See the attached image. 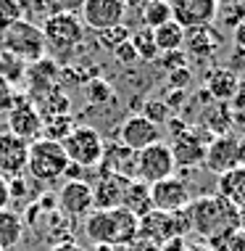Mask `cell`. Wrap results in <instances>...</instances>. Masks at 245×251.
I'll use <instances>...</instances> for the list:
<instances>
[{"label": "cell", "instance_id": "1", "mask_svg": "<svg viewBox=\"0 0 245 251\" xmlns=\"http://www.w3.org/2000/svg\"><path fill=\"white\" fill-rule=\"evenodd\" d=\"M187 212V222L195 233H200L203 238L214 241L222 238L227 233H235L243 225L240 209L232 206L229 201H224L222 196H200V199L190 201Z\"/></svg>", "mask_w": 245, "mask_h": 251}, {"label": "cell", "instance_id": "2", "mask_svg": "<svg viewBox=\"0 0 245 251\" xmlns=\"http://www.w3.org/2000/svg\"><path fill=\"white\" fill-rule=\"evenodd\" d=\"M137 225L140 220L134 214H129L127 209H106L98 212L92 209L85 217V233L95 246H119L124 249L137 238Z\"/></svg>", "mask_w": 245, "mask_h": 251}, {"label": "cell", "instance_id": "3", "mask_svg": "<svg viewBox=\"0 0 245 251\" xmlns=\"http://www.w3.org/2000/svg\"><path fill=\"white\" fill-rule=\"evenodd\" d=\"M43 37H45V48L47 53H53L58 61L69 58L74 50L79 48L82 37H85V24L77 13H56V16L43 22Z\"/></svg>", "mask_w": 245, "mask_h": 251}, {"label": "cell", "instance_id": "4", "mask_svg": "<svg viewBox=\"0 0 245 251\" xmlns=\"http://www.w3.org/2000/svg\"><path fill=\"white\" fill-rule=\"evenodd\" d=\"M0 43H3V50L13 53L16 58H22L24 64H37V61L45 58V37L43 29L35 22H26V19H19L13 22L8 29L0 35Z\"/></svg>", "mask_w": 245, "mask_h": 251}, {"label": "cell", "instance_id": "5", "mask_svg": "<svg viewBox=\"0 0 245 251\" xmlns=\"http://www.w3.org/2000/svg\"><path fill=\"white\" fill-rule=\"evenodd\" d=\"M69 169V159H66L64 148L56 140L40 138L29 143V164H26V175H32L37 182H56L66 175Z\"/></svg>", "mask_w": 245, "mask_h": 251}, {"label": "cell", "instance_id": "6", "mask_svg": "<svg viewBox=\"0 0 245 251\" xmlns=\"http://www.w3.org/2000/svg\"><path fill=\"white\" fill-rule=\"evenodd\" d=\"M61 148H64L69 164L82 167V169H92L103 161V151L106 143L100 138V132L95 127H74V130L61 140Z\"/></svg>", "mask_w": 245, "mask_h": 251}, {"label": "cell", "instance_id": "7", "mask_svg": "<svg viewBox=\"0 0 245 251\" xmlns=\"http://www.w3.org/2000/svg\"><path fill=\"white\" fill-rule=\"evenodd\" d=\"M185 230H190L187 222V212L179 214H163V212H151L140 220L137 225V238L151 241L158 249H163L166 243H172L177 238L185 235Z\"/></svg>", "mask_w": 245, "mask_h": 251}, {"label": "cell", "instance_id": "8", "mask_svg": "<svg viewBox=\"0 0 245 251\" xmlns=\"http://www.w3.org/2000/svg\"><path fill=\"white\" fill-rule=\"evenodd\" d=\"M208 172L214 175H224L229 169L245 167V138L227 132L219 138H211L206 146V159H203Z\"/></svg>", "mask_w": 245, "mask_h": 251}, {"label": "cell", "instance_id": "9", "mask_svg": "<svg viewBox=\"0 0 245 251\" xmlns=\"http://www.w3.org/2000/svg\"><path fill=\"white\" fill-rule=\"evenodd\" d=\"M174 159L169 151V143H153L145 151L134 153V180L145 182V185H156V182L174 177Z\"/></svg>", "mask_w": 245, "mask_h": 251}, {"label": "cell", "instance_id": "10", "mask_svg": "<svg viewBox=\"0 0 245 251\" xmlns=\"http://www.w3.org/2000/svg\"><path fill=\"white\" fill-rule=\"evenodd\" d=\"M43 127H45V119L35 100H29L26 96H16L8 111L5 130L11 135H16V138L26 140V143H35V140L43 138Z\"/></svg>", "mask_w": 245, "mask_h": 251}, {"label": "cell", "instance_id": "11", "mask_svg": "<svg viewBox=\"0 0 245 251\" xmlns=\"http://www.w3.org/2000/svg\"><path fill=\"white\" fill-rule=\"evenodd\" d=\"M124 13H127V3H121V0H87L79 8V19L87 29L106 32L124 24Z\"/></svg>", "mask_w": 245, "mask_h": 251}, {"label": "cell", "instance_id": "12", "mask_svg": "<svg viewBox=\"0 0 245 251\" xmlns=\"http://www.w3.org/2000/svg\"><path fill=\"white\" fill-rule=\"evenodd\" d=\"M58 209L66 220H82L92 212V188L87 180H66L58 191Z\"/></svg>", "mask_w": 245, "mask_h": 251}, {"label": "cell", "instance_id": "13", "mask_svg": "<svg viewBox=\"0 0 245 251\" xmlns=\"http://www.w3.org/2000/svg\"><path fill=\"white\" fill-rule=\"evenodd\" d=\"M119 140L127 151L140 153L148 146L161 143V127L153 125L151 119H145L142 114H132L129 119H124V125L119 127Z\"/></svg>", "mask_w": 245, "mask_h": 251}, {"label": "cell", "instance_id": "14", "mask_svg": "<svg viewBox=\"0 0 245 251\" xmlns=\"http://www.w3.org/2000/svg\"><path fill=\"white\" fill-rule=\"evenodd\" d=\"M151 201H153V212L179 214L190 206V191L179 177H166L151 185Z\"/></svg>", "mask_w": 245, "mask_h": 251}, {"label": "cell", "instance_id": "15", "mask_svg": "<svg viewBox=\"0 0 245 251\" xmlns=\"http://www.w3.org/2000/svg\"><path fill=\"white\" fill-rule=\"evenodd\" d=\"M26 164H29V143L11 135L8 130L0 132V175L5 180L24 177Z\"/></svg>", "mask_w": 245, "mask_h": 251}, {"label": "cell", "instance_id": "16", "mask_svg": "<svg viewBox=\"0 0 245 251\" xmlns=\"http://www.w3.org/2000/svg\"><path fill=\"white\" fill-rule=\"evenodd\" d=\"M206 146L208 143L200 138V132L187 127L185 132H179L177 138L169 140V151H172L174 167H179V169L200 167L203 159H206Z\"/></svg>", "mask_w": 245, "mask_h": 251}, {"label": "cell", "instance_id": "17", "mask_svg": "<svg viewBox=\"0 0 245 251\" xmlns=\"http://www.w3.org/2000/svg\"><path fill=\"white\" fill-rule=\"evenodd\" d=\"M216 0H177L172 3V22L182 29H200V26L214 24Z\"/></svg>", "mask_w": 245, "mask_h": 251}, {"label": "cell", "instance_id": "18", "mask_svg": "<svg viewBox=\"0 0 245 251\" xmlns=\"http://www.w3.org/2000/svg\"><path fill=\"white\" fill-rule=\"evenodd\" d=\"M203 85H206V93L214 98V103H232L237 87H240V74L232 66H214L206 74Z\"/></svg>", "mask_w": 245, "mask_h": 251}, {"label": "cell", "instance_id": "19", "mask_svg": "<svg viewBox=\"0 0 245 251\" xmlns=\"http://www.w3.org/2000/svg\"><path fill=\"white\" fill-rule=\"evenodd\" d=\"M127 177H119V175H108L103 172L98 177V182L92 188V206L98 212H106V209H119L121 206V199H124V191H127Z\"/></svg>", "mask_w": 245, "mask_h": 251}, {"label": "cell", "instance_id": "20", "mask_svg": "<svg viewBox=\"0 0 245 251\" xmlns=\"http://www.w3.org/2000/svg\"><path fill=\"white\" fill-rule=\"evenodd\" d=\"M185 53L198 58H211L216 50L222 48V32L214 24L200 26V29H187L185 32Z\"/></svg>", "mask_w": 245, "mask_h": 251}, {"label": "cell", "instance_id": "21", "mask_svg": "<svg viewBox=\"0 0 245 251\" xmlns=\"http://www.w3.org/2000/svg\"><path fill=\"white\" fill-rule=\"evenodd\" d=\"M121 209H127L129 214H134L137 220H142L145 214L153 212V201H151V185L140 180H129L124 199H121Z\"/></svg>", "mask_w": 245, "mask_h": 251}, {"label": "cell", "instance_id": "22", "mask_svg": "<svg viewBox=\"0 0 245 251\" xmlns=\"http://www.w3.org/2000/svg\"><path fill=\"white\" fill-rule=\"evenodd\" d=\"M216 196H222L232 206L243 209L245 206V167H237V169H229V172L219 175Z\"/></svg>", "mask_w": 245, "mask_h": 251}, {"label": "cell", "instance_id": "23", "mask_svg": "<svg viewBox=\"0 0 245 251\" xmlns=\"http://www.w3.org/2000/svg\"><path fill=\"white\" fill-rule=\"evenodd\" d=\"M22 235H24V220H22V214L13 212L11 206L8 209H0V251L19 246Z\"/></svg>", "mask_w": 245, "mask_h": 251}, {"label": "cell", "instance_id": "24", "mask_svg": "<svg viewBox=\"0 0 245 251\" xmlns=\"http://www.w3.org/2000/svg\"><path fill=\"white\" fill-rule=\"evenodd\" d=\"M153 43H156V48H158V56L161 53L182 50V45H185V29L174 22H166V24H161L153 29Z\"/></svg>", "mask_w": 245, "mask_h": 251}, {"label": "cell", "instance_id": "25", "mask_svg": "<svg viewBox=\"0 0 245 251\" xmlns=\"http://www.w3.org/2000/svg\"><path fill=\"white\" fill-rule=\"evenodd\" d=\"M243 19H245V0H222V3H216V13H214L216 26L235 32Z\"/></svg>", "mask_w": 245, "mask_h": 251}, {"label": "cell", "instance_id": "26", "mask_svg": "<svg viewBox=\"0 0 245 251\" xmlns=\"http://www.w3.org/2000/svg\"><path fill=\"white\" fill-rule=\"evenodd\" d=\"M140 16L145 29H156V26L172 22V3L169 0H151L140 8Z\"/></svg>", "mask_w": 245, "mask_h": 251}, {"label": "cell", "instance_id": "27", "mask_svg": "<svg viewBox=\"0 0 245 251\" xmlns=\"http://www.w3.org/2000/svg\"><path fill=\"white\" fill-rule=\"evenodd\" d=\"M203 127H208L214 132V138L219 135H227L229 127H232V111H229V103H214L203 117Z\"/></svg>", "mask_w": 245, "mask_h": 251}, {"label": "cell", "instance_id": "28", "mask_svg": "<svg viewBox=\"0 0 245 251\" xmlns=\"http://www.w3.org/2000/svg\"><path fill=\"white\" fill-rule=\"evenodd\" d=\"M26 77V64L8 50H0V79H5L11 87L22 85Z\"/></svg>", "mask_w": 245, "mask_h": 251}, {"label": "cell", "instance_id": "29", "mask_svg": "<svg viewBox=\"0 0 245 251\" xmlns=\"http://www.w3.org/2000/svg\"><path fill=\"white\" fill-rule=\"evenodd\" d=\"M129 43L134 45V50H137V58L140 61H156L158 58V48H156L153 43V29H137L129 35Z\"/></svg>", "mask_w": 245, "mask_h": 251}, {"label": "cell", "instance_id": "30", "mask_svg": "<svg viewBox=\"0 0 245 251\" xmlns=\"http://www.w3.org/2000/svg\"><path fill=\"white\" fill-rule=\"evenodd\" d=\"M74 119L66 114V117H53V119H47L45 122V127H43V138L47 140H56V143H61V140L66 138L71 130H74Z\"/></svg>", "mask_w": 245, "mask_h": 251}, {"label": "cell", "instance_id": "31", "mask_svg": "<svg viewBox=\"0 0 245 251\" xmlns=\"http://www.w3.org/2000/svg\"><path fill=\"white\" fill-rule=\"evenodd\" d=\"M208 249L211 251H245V233L235 230V233H227L222 238H214Z\"/></svg>", "mask_w": 245, "mask_h": 251}, {"label": "cell", "instance_id": "32", "mask_svg": "<svg viewBox=\"0 0 245 251\" xmlns=\"http://www.w3.org/2000/svg\"><path fill=\"white\" fill-rule=\"evenodd\" d=\"M85 90H87V98L95 100V103H108V100L113 98V90L106 79H90V82L85 85Z\"/></svg>", "mask_w": 245, "mask_h": 251}, {"label": "cell", "instance_id": "33", "mask_svg": "<svg viewBox=\"0 0 245 251\" xmlns=\"http://www.w3.org/2000/svg\"><path fill=\"white\" fill-rule=\"evenodd\" d=\"M22 19V3H13V0H0V35L5 29Z\"/></svg>", "mask_w": 245, "mask_h": 251}, {"label": "cell", "instance_id": "34", "mask_svg": "<svg viewBox=\"0 0 245 251\" xmlns=\"http://www.w3.org/2000/svg\"><path fill=\"white\" fill-rule=\"evenodd\" d=\"M129 26L127 24H119V26H113V29H106V32H98V37H100V43L106 45V48H116V45H121V43H127L129 40Z\"/></svg>", "mask_w": 245, "mask_h": 251}, {"label": "cell", "instance_id": "35", "mask_svg": "<svg viewBox=\"0 0 245 251\" xmlns=\"http://www.w3.org/2000/svg\"><path fill=\"white\" fill-rule=\"evenodd\" d=\"M169 114H172V111H169V106L163 103V100H148V103H145V111H142V117L151 119L153 125L161 127L163 122H169Z\"/></svg>", "mask_w": 245, "mask_h": 251}, {"label": "cell", "instance_id": "36", "mask_svg": "<svg viewBox=\"0 0 245 251\" xmlns=\"http://www.w3.org/2000/svg\"><path fill=\"white\" fill-rule=\"evenodd\" d=\"M161 66L169 74L177 69H187V53L185 50H174V53H161Z\"/></svg>", "mask_w": 245, "mask_h": 251}, {"label": "cell", "instance_id": "37", "mask_svg": "<svg viewBox=\"0 0 245 251\" xmlns=\"http://www.w3.org/2000/svg\"><path fill=\"white\" fill-rule=\"evenodd\" d=\"M229 111H232V125L245 122V77H240V87H237V96L229 103Z\"/></svg>", "mask_w": 245, "mask_h": 251}, {"label": "cell", "instance_id": "38", "mask_svg": "<svg viewBox=\"0 0 245 251\" xmlns=\"http://www.w3.org/2000/svg\"><path fill=\"white\" fill-rule=\"evenodd\" d=\"M16 87H11L5 79H0V114H8L11 111V106H13V100H16Z\"/></svg>", "mask_w": 245, "mask_h": 251}, {"label": "cell", "instance_id": "39", "mask_svg": "<svg viewBox=\"0 0 245 251\" xmlns=\"http://www.w3.org/2000/svg\"><path fill=\"white\" fill-rule=\"evenodd\" d=\"M113 56H116V61L119 64H137V50H134V45L129 43H121V45H116V48H113Z\"/></svg>", "mask_w": 245, "mask_h": 251}, {"label": "cell", "instance_id": "40", "mask_svg": "<svg viewBox=\"0 0 245 251\" xmlns=\"http://www.w3.org/2000/svg\"><path fill=\"white\" fill-rule=\"evenodd\" d=\"M193 82V72H190V66L187 69H177L169 74V87L172 90H185V87Z\"/></svg>", "mask_w": 245, "mask_h": 251}, {"label": "cell", "instance_id": "41", "mask_svg": "<svg viewBox=\"0 0 245 251\" xmlns=\"http://www.w3.org/2000/svg\"><path fill=\"white\" fill-rule=\"evenodd\" d=\"M8 193H11V199H24V196H26V182H24V177L8 180Z\"/></svg>", "mask_w": 245, "mask_h": 251}, {"label": "cell", "instance_id": "42", "mask_svg": "<svg viewBox=\"0 0 245 251\" xmlns=\"http://www.w3.org/2000/svg\"><path fill=\"white\" fill-rule=\"evenodd\" d=\"M232 43H235V48L245 56V19L237 24V29L232 32Z\"/></svg>", "mask_w": 245, "mask_h": 251}, {"label": "cell", "instance_id": "43", "mask_svg": "<svg viewBox=\"0 0 245 251\" xmlns=\"http://www.w3.org/2000/svg\"><path fill=\"white\" fill-rule=\"evenodd\" d=\"M124 251H161L156 243H151V241H142V238H134L129 246H124Z\"/></svg>", "mask_w": 245, "mask_h": 251}, {"label": "cell", "instance_id": "44", "mask_svg": "<svg viewBox=\"0 0 245 251\" xmlns=\"http://www.w3.org/2000/svg\"><path fill=\"white\" fill-rule=\"evenodd\" d=\"M11 206V193H8V180L0 175V209H8Z\"/></svg>", "mask_w": 245, "mask_h": 251}, {"label": "cell", "instance_id": "45", "mask_svg": "<svg viewBox=\"0 0 245 251\" xmlns=\"http://www.w3.org/2000/svg\"><path fill=\"white\" fill-rule=\"evenodd\" d=\"M163 103L169 106V111H172V108H179L182 103H185V90H172V96L163 100Z\"/></svg>", "mask_w": 245, "mask_h": 251}, {"label": "cell", "instance_id": "46", "mask_svg": "<svg viewBox=\"0 0 245 251\" xmlns=\"http://www.w3.org/2000/svg\"><path fill=\"white\" fill-rule=\"evenodd\" d=\"M50 251H85L79 246V243H74V241H61L56 243V246H50Z\"/></svg>", "mask_w": 245, "mask_h": 251}, {"label": "cell", "instance_id": "47", "mask_svg": "<svg viewBox=\"0 0 245 251\" xmlns=\"http://www.w3.org/2000/svg\"><path fill=\"white\" fill-rule=\"evenodd\" d=\"M185 251H211L208 246H200V243H193V246H185Z\"/></svg>", "mask_w": 245, "mask_h": 251}, {"label": "cell", "instance_id": "48", "mask_svg": "<svg viewBox=\"0 0 245 251\" xmlns=\"http://www.w3.org/2000/svg\"><path fill=\"white\" fill-rule=\"evenodd\" d=\"M95 251H124V249H119V246H95Z\"/></svg>", "mask_w": 245, "mask_h": 251}, {"label": "cell", "instance_id": "49", "mask_svg": "<svg viewBox=\"0 0 245 251\" xmlns=\"http://www.w3.org/2000/svg\"><path fill=\"white\" fill-rule=\"evenodd\" d=\"M0 132H5V125H0Z\"/></svg>", "mask_w": 245, "mask_h": 251}]
</instances>
